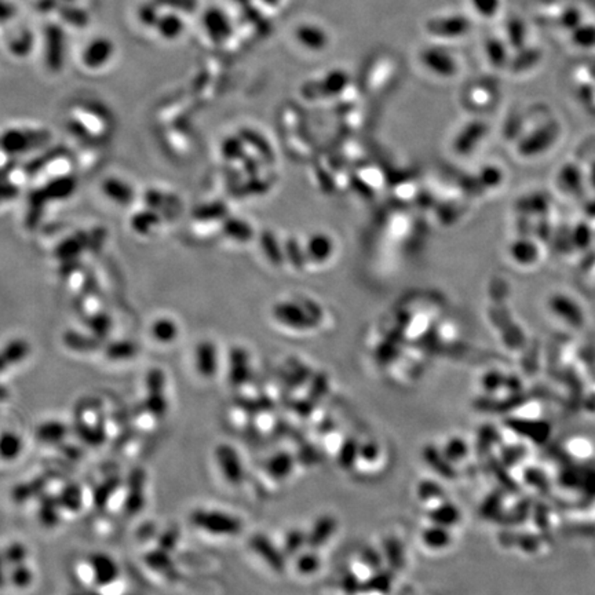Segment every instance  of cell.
Masks as SVG:
<instances>
[{
	"label": "cell",
	"instance_id": "cell-1",
	"mask_svg": "<svg viewBox=\"0 0 595 595\" xmlns=\"http://www.w3.org/2000/svg\"><path fill=\"white\" fill-rule=\"evenodd\" d=\"M76 430L81 441L97 447L106 438L103 408L92 400H83L74 410Z\"/></svg>",
	"mask_w": 595,
	"mask_h": 595
},
{
	"label": "cell",
	"instance_id": "cell-2",
	"mask_svg": "<svg viewBox=\"0 0 595 595\" xmlns=\"http://www.w3.org/2000/svg\"><path fill=\"white\" fill-rule=\"evenodd\" d=\"M190 523L194 528L212 536L232 538L243 531V523L239 517L218 510L197 509L190 514Z\"/></svg>",
	"mask_w": 595,
	"mask_h": 595
},
{
	"label": "cell",
	"instance_id": "cell-3",
	"mask_svg": "<svg viewBox=\"0 0 595 595\" xmlns=\"http://www.w3.org/2000/svg\"><path fill=\"white\" fill-rule=\"evenodd\" d=\"M215 462L221 476L230 487L241 485L244 480V466L233 447L228 444H219L215 448Z\"/></svg>",
	"mask_w": 595,
	"mask_h": 595
},
{
	"label": "cell",
	"instance_id": "cell-4",
	"mask_svg": "<svg viewBox=\"0 0 595 595\" xmlns=\"http://www.w3.org/2000/svg\"><path fill=\"white\" fill-rule=\"evenodd\" d=\"M145 488H146V474L143 470L137 469L131 472L125 483V502L124 513L127 516H137L145 507Z\"/></svg>",
	"mask_w": 595,
	"mask_h": 595
},
{
	"label": "cell",
	"instance_id": "cell-5",
	"mask_svg": "<svg viewBox=\"0 0 595 595\" xmlns=\"http://www.w3.org/2000/svg\"><path fill=\"white\" fill-rule=\"evenodd\" d=\"M250 549L256 557H259L263 564H266L272 571L283 572L284 569V554L279 546H276L269 538L263 535H255L250 539Z\"/></svg>",
	"mask_w": 595,
	"mask_h": 595
},
{
	"label": "cell",
	"instance_id": "cell-6",
	"mask_svg": "<svg viewBox=\"0 0 595 595\" xmlns=\"http://www.w3.org/2000/svg\"><path fill=\"white\" fill-rule=\"evenodd\" d=\"M88 560L94 569L95 585L98 587L110 585L119 579V567L109 556L97 553V554H91Z\"/></svg>",
	"mask_w": 595,
	"mask_h": 595
},
{
	"label": "cell",
	"instance_id": "cell-7",
	"mask_svg": "<svg viewBox=\"0 0 595 595\" xmlns=\"http://www.w3.org/2000/svg\"><path fill=\"white\" fill-rule=\"evenodd\" d=\"M336 532V521L331 516H323L312 525L310 531L306 534V545L310 550H316L330 542V539Z\"/></svg>",
	"mask_w": 595,
	"mask_h": 595
},
{
	"label": "cell",
	"instance_id": "cell-8",
	"mask_svg": "<svg viewBox=\"0 0 595 595\" xmlns=\"http://www.w3.org/2000/svg\"><path fill=\"white\" fill-rule=\"evenodd\" d=\"M429 520L432 524L451 530L461 521V512L455 505L444 501L429 509Z\"/></svg>",
	"mask_w": 595,
	"mask_h": 595
},
{
	"label": "cell",
	"instance_id": "cell-9",
	"mask_svg": "<svg viewBox=\"0 0 595 595\" xmlns=\"http://www.w3.org/2000/svg\"><path fill=\"white\" fill-rule=\"evenodd\" d=\"M421 539L426 549L434 550V552L444 550L450 547L452 543V536L450 530L436 524H432L430 527L425 528V531L421 535Z\"/></svg>",
	"mask_w": 595,
	"mask_h": 595
},
{
	"label": "cell",
	"instance_id": "cell-10",
	"mask_svg": "<svg viewBox=\"0 0 595 595\" xmlns=\"http://www.w3.org/2000/svg\"><path fill=\"white\" fill-rule=\"evenodd\" d=\"M143 560H145L146 567L150 568L157 575H161L167 579L177 578V569H175L174 563L170 557V553L163 552L160 549H154L153 552L148 553Z\"/></svg>",
	"mask_w": 595,
	"mask_h": 595
},
{
	"label": "cell",
	"instance_id": "cell-11",
	"mask_svg": "<svg viewBox=\"0 0 595 595\" xmlns=\"http://www.w3.org/2000/svg\"><path fill=\"white\" fill-rule=\"evenodd\" d=\"M123 481L119 476H112L102 481L92 492V505L98 510H106L112 496L123 487Z\"/></svg>",
	"mask_w": 595,
	"mask_h": 595
},
{
	"label": "cell",
	"instance_id": "cell-12",
	"mask_svg": "<svg viewBox=\"0 0 595 595\" xmlns=\"http://www.w3.org/2000/svg\"><path fill=\"white\" fill-rule=\"evenodd\" d=\"M61 514H62V510L57 496H51V495L41 496V501L39 503L37 517L43 527L52 528L58 525L61 521Z\"/></svg>",
	"mask_w": 595,
	"mask_h": 595
},
{
	"label": "cell",
	"instance_id": "cell-13",
	"mask_svg": "<svg viewBox=\"0 0 595 595\" xmlns=\"http://www.w3.org/2000/svg\"><path fill=\"white\" fill-rule=\"evenodd\" d=\"M68 436V427L55 421L43 422L36 429V438L44 444H59Z\"/></svg>",
	"mask_w": 595,
	"mask_h": 595
},
{
	"label": "cell",
	"instance_id": "cell-14",
	"mask_svg": "<svg viewBox=\"0 0 595 595\" xmlns=\"http://www.w3.org/2000/svg\"><path fill=\"white\" fill-rule=\"evenodd\" d=\"M294 469V459L288 454L273 455L266 463V473L276 481L287 480Z\"/></svg>",
	"mask_w": 595,
	"mask_h": 595
},
{
	"label": "cell",
	"instance_id": "cell-15",
	"mask_svg": "<svg viewBox=\"0 0 595 595\" xmlns=\"http://www.w3.org/2000/svg\"><path fill=\"white\" fill-rule=\"evenodd\" d=\"M57 498H58V503L61 506L62 513L65 512L66 514L79 513V510L83 506V501H84L81 488L79 485H74V484L66 485Z\"/></svg>",
	"mask_w": 595,
	"mask_h": 595
},
{
	"label": "cell",
	"instance_id": "cell-16",
	"mask_svg": "<svg viewBox=\"0 0 595 595\" xmlns=\"http://www.w3.org/2000/svg\"><path fill=\"white\" fill-rule=\"evenodd\" d=\"M423 458L427 463L429 467H432L436 473H438L440 476H443L447 480H452L454 478V467L452 465L445 459V456L443 455V452L440 450H437L433 445L426 447L425 452H423Z\"/></svg>",
	"mask_w": 595,
	"mask_h": 595
},
{
	"label": "cell",
	"instance_id": "cell-17",
	"mask_svg": "<svg viewBox=\"0 0 595 595\" xmlns=\"http://www.w3.org/2000/svg\"><path fill=\"white\" fill-rule=\"evenodd\" d=\"M423 59L426 65L438 73H451L455 68V62L445 50L429 48L423 52Z\"/></svg>",
	"mask_w": 595,
	"mask_h": 595
},
{
	"label": "cell",
	"instance_id": "cell-18",
	"mask_svg": "<svg viewBox=\"0 0 595 595\" xmlns=\"http://www.w3.org/2000/svg\"><path fill=\"white\" fill-rule=\"evenodd\" d=\"M44 490H46V480L43 476L29 483L18 484L17 487H14L11 491V499L15 503H25L34 496H40L44 492Z\"/></svg>",
	"mask_w": 595,
	"mask_h": 595
},
{
	"label": "cell",
	"instance_id": "cell-19",
	"mask_svg": "<svg viewBox=\"0 0 595 595\" xmlns=\"http://www.w3.org/2000/svg\"><path fill=\"white\" fill-rule=\"evenodd\" d=\"M416 496L421 501V503L425 505L427 509L447 501L443 488L430 480H425L421 484H418Z\"/></svg>",
	"mask_w": 595,
	"mask_h": 595
},
{
	"label": "cell",
	"instance_id": "cell-20",
	"mask_svg": "<svg viewBox=\"0 0 595 595\" xmlns=\"http://www.w3.org/2000/svg\"><path fill=\"white\" fill-rule=\"evenodd\" d=\"M296 36H298L299 41L310 50H321L327 46V41H328L325 32L321 30L320 28L312 26V25L299 28Z\"/></svg>",
	"mask_w": 595,
	"mask_h": 595
},
{
	"label": "cell",
	"instance_id": "cell-21",
	"mask_svg": "<svg viewBox=\"0 0 595 595\" xmlns=\"http://www.w3.org/2000/svg\"><path fill=\"white\" fill-rule=\"evenodd\" d=\"M23 450L22 440L15 433H4L0 436V459L6 462L15 461Z\"/></svg>",
	"mask_w": 595,
	"mask_h": 595
},
{
	"label": "cell",
	"instance_id": "cell-22",
	"mask_svg": "<svg viewBox=\"0 0 595 595\" xmlns=\"http://www.w3.org/2000/svg\"><path fill=\"white\" fill-rule=\"evenodd\" d=\"M131 421L135 429L141 430V432H152L157 427L160 419H157L148 408L146 405L142 403L139 405H137L135 408H132L131 412Z\"/></svg>",
	"mask_w": 595,
	"mask_h": 595
},
{
	"label": "cell",
	"instance_id": "cell-23",
	"mask_svg": "<svg viewBox=\"0 0 595 595\" xmlns=\"http://www.w3.org/2000/svg\"><path fill=\"white\" fill-rule=\"evenodd\" d=\"M466 26H467V21H465L462 18L450 17V18H443L438 22H434L432 25V30L436 32V34L452 37V36L462 34V32H465Z\"/></svg>",
	"mask_w": 595,
	"mask_h": 595
},
{
	"label": "cell",
	"instance_id": "cell-24",
	"mask_svg": "<svg viewBox=\"0 0 595 595\" xmlns=\"http://www.w3.org/2000/svg\"><path fill=\"white\" fill-rule=\"evenodd\" d=\"M306 546V534L298 530H292L284 534L283 536V545L280 546V550L284 556L296 557L301 553V549Z\"/></svg>",
	"mask_w": 595,
	"mask_h": 595
},
{
	"label": "cell",
	"instance_id": "cell-25",
	"mask_svg": "<svg viewBox=\"0 0 595 595\" xmlns=\"http://www.w3.org/2000/svg\"><path fill=\"white\" fill-rule=\"evenodd\" d=\"M321 567V561L314 550H309L307 553H299L295 558V569L302 576L314 575Z\"/></svg>",
	"mask_w": 595,
	"mask_h": 595
},
{
	"label": "cell",
	"instance_id": "cell-26",
	"mask_svg": "<svg viewBox=\"0 0 595 595\" xmlns=\"http://www.w3.org/2000/svg\"><path fill=\"white\" fill-rule=\"evenodd\" d=\"M441 452L451 465H455V463L461 462L462 459H465L467 456L469 451H467V445L465 444V440L454 437L445 443Z\"/></svg>",
	"mask_w": 595,
	"mask_h": 595
},
{
	"label": "cell",
	"instance_id": "cell-27",
	"mask_svg": "<svg viewBox=\"0 0 595 595\" xmlns=\"http://www.w3.org/2000/svg\"><path fill=\"white\" fill-rule=\"evenodd\" d=\"M26 558H28V549L21 543L10 545L3 554L4 564L10 565L11 568L21 565V564H25Z\"/></svg>",
	"mask_w": 595,
	"mask_h": 595
},
{
	"label": "cell",
	"instance_id": "cell-28",
	"mask_svg": "<svg viewBox=\"0 0 595 595\" xmlns=\"http://www.w3.org/2000/svg\"><path fill=\"white\" fill-rule=\"evenodd\" d=\"M10 582L17 589H26L33 582V574L30 572V569L25 564L12 567L11 574H10Z\"/></svg>",
	"mask_w": 595,
	"mask_h": 595
},
{
	"label": "cell",
	"instance_id": "cell-29",
	"mask_svg": "<svg viewBox=\"0 0 595 595\" xmlns=\"http://www.w3.org/2000/svg\"><path fill=\"white\" fill-rule=\"evenodd\" d=\"M359 447L360 445L356 443V440H346L339 452V465L343 467L354 466L359 455Z\"/></svg>",
	"mask_w": 595,
	"mask_h": 595
},
{
	"label": "cell",
	"instance_id": "cell-30",
	"mask_svg": "<svg viewBox=\"0 0 595 595\" xmlns=\"http://www.w3.org/2000/svg\"><path fill=\"white\" fill-rule=\"evenodd\" d=\"M212 353L214 352L210 349H201L197 354V370L205 378H211L215 371V360Z\"/></svg>",
	"mask_w": 595,
	"mask_h": 595
},
{
	"label": "cell",
	"instance_id": "cell-31",
	"mask_svg": "<svg viewBox=\"0 0 595 595\" xmlns=\"http://www.w3.org/2000/svg\"><path fill=\"white\" fill-rule=\"evenodd\" d=\"M74 575L77 578V581L84 585V586H97L95 585V575H94V569L91 567L90 560L87 558L85 561H80L76 564L74 567Z\"/></svg>",
	"mask_w": 595,
	"mask_h": 595
},
{
	"label": "cell",
	"instance_id": "cell-32",
	"mask_svg": "<svg viewBox=\"0 0 595 595\" xmlns=\"http://www.w3.org/2000/svg\"><path fill=\"white\" fill-rule=\"evenodd\" d=\"M178 541H179V531H178V528H170L167 532H164L159 538V546H157V549H160L163 552H167V553H171L175 549V546L178 545Z\"/></svg>",
	"mask_w": 595,
	"mask_h": 595
},
{
	"label": "cell",
	"instance_id": "cell-33",
	"mask_svg": "<svg viewBox=\"0 0 595 595\" xmlns=\"http://www.w3.org/2000/svg\"><path fill=\"white\" fill-rule=\"evenodd\" d=\"M472 3L480 14L487 17L494 15L499 6V0H472Z\"/></svg>",
	"mask_w": 595,
	"mask_h": 595
}]
</instances>
